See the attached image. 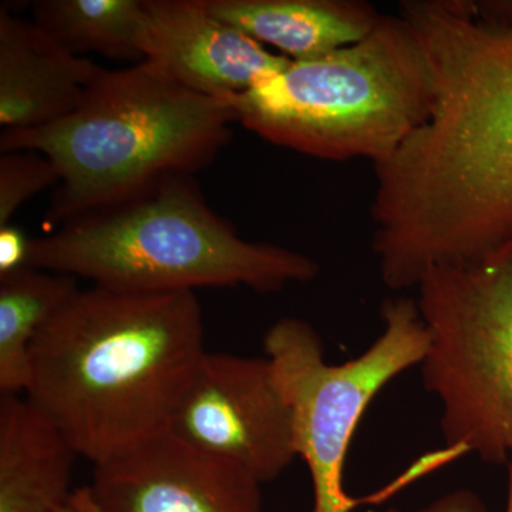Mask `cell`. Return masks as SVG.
Segmentation results:
<instances>
[{"instance_id":"6da1fadb","label":"cell","mask_w":512,"mask_h":512,"mask_svg":"<svg viewBox=\"0 0 512 512\" xmlns=\"http://www.w3.org/2000/svg\"><path fill=\"white\" fill-rule=\"evenodd\" d=\"M429 66L426 121L375 165L372 251L393 291L512 244V2L407 0Z\"/></svg>"},{"instance_id":"7a4b0ae2","label":"cell","mask_w":512,"mask_h":512,"mask_svg":"<svg viewBox=\"0 0 512 512\" xmlns=\"http://www.w3.org/2000/svg\"><path fill=\"white\" fill-rule=\"evenodd\" d=\"M205 352L195 292L93 285L36 336L25 394L96 466L168 427Z\"/></svg>"},{"instance_id":"3957f363","label":"cell","mask_w":512,"mask_h":512,"mask_svg":"<svg viewBox=\"0 0 512 512\" xmlns=\"http://www.w3.org/2000/svg\"><path fill=\"white\" fill-rule=\"evenodd\" d=\"M26 265L131 292H279L320 271L311 256L242 238L208 205L194 175L164 178L29 239Z\"/></svg>"},{"instance_id":"277c9868","label":"cell","mask_w":512,"mask_h":512,"mask_svg":"<svg viewBox=\"0 0 512 512\" xmlns=\"http://www.w3.org/2000/svg\"><path fill=\"white\" fill-rule=\"evenodd\" d=\"M237 111L171 82L146 62L104 70L82 106L36 130L2 131V151L52 160L60 181L47 208L49 232L173 175L214 163L231 140Z\"/></svg>"},{"instance_id":"5b68a950","label":"cell","mask_w":512,"mask_h":512,"mask_svg":"<svg viewBox=\"0 0 512 512\" xmlns=\"http://www.w3.org/2000/svg\"><path fill=\"white\" fill-rule=\"evenodd\" d=\"M231 104L241 126L275 146L377 165L429 116V66L409 22L386 15L359 42L291 60Z\"/></svg>"},{"instance_id":"8992f818","label":"cell","mask_w":512,"mask_h":512,"mask_svg":"<svg viewBox=\"0 0 512 512\" xmlns=\"http://www.w3.org/2000/svg\"><path fill=\"white\" fill-rule=\"evenodd\" d=\"M417 308L429 333L424 387L441 404L451 453L512 461V244L421 278Z\"/></svg>"},{"instance_id":"52a82bcc","label":"cell","mask_w":512,"mask_h":512,"mask_svg":"<svg viewBox=\"0 0 512 512\" xmlns=\"http://www.w3.org/2000/svg\"><path fill=\"white\" fill-rule=\"evenodd\" d=\"M383 330L355 359L330 365L311 323L285 316L268 329L265 357L291 416L296 456L311 476V512H353L362 501L343 484L346 457L360 420L392 380L421 365L427 333L416 299L383 302Z\"/></svg>"},{"instance_id":"ba28073f","label":"cell","mask_w":512,"mask_h":512,"mask_svg":"<svg viewBox=\"0 0 512 512\" xmlns=\"http://www.w3.org/2000/svg\"><path fill=\"white\" fill-rule=\"evenodd\" d=\"M168 429L262 484L298 457L288 406L265 356L205 352Z\"/></svg>"},{"instance_id":"9c48e42d","label":"cell","mask_w":512,"mask_h":512,"mask_svg":"<svg viewBox=\"0 0 512 512\" xmlns=\"http://www.w3.org/2000/svg\"><path fill=\"white\" fill-rule=\"evenodd\" d=\"M261 481L165 429L96 464L77 512H262Z\"/></svg>"},{"instance_id":"30bf717a","label":"cell","mask_w":512,"mask_h":512,"mask_svg":"<svg viewBox=\"0 0 512 512\" xmlns=\"http://www.w3.org/2000/svg\"><path fill=\"white\" fill-rule=\"evenodd\" d=\"M143 62L184 89L231 103L291 59L212 15L202 0H144Z\"/></svg>"},{"instance_id":"8fae6325","label":"cell","mask_w":512,"mask_h":512,"mask_svg":"<svg viewBox=\"0 0 512 512\" xmlns=\"http://www.w3.org/2000/svg\"><path fill=\"white\" fill-rule=\"evenodd\" d=\"M104 70L66 52L33 20L0 8L2 131L36 130L66 119Z\"/></svg>"},{"instance_id":"7c38bea8","label":"cell","mask_w":512,"mask_h":512,"mask_svg":"<svg viewBox=\"0 0 512 512\" xmlns=\"http://www.w3.org/2000/svg\"><path fill=\"white\" fill-rule=\"evenodd\" d=\"M77 457L28 397L0 396V512H57L69 504Z\"/></svg>"},{"instance_id":"4fadbf2b","label":"cell","mask_w":512,"mask_h":512,"mask_svg":"<svg viewBox=\"0 0 512 512\" xmlns=\"http://www.w3.org/2000/svg\"><path fill=\"white\" fill-rule=\"evenodd\" d=\"M212 15L291 60L335 52L369 35L382 15L352 0H202Z\"/></svg>"},{"instance_id":"5bb4252c","label":"cell","mask_w":512,"mask_h":512,"mask_svg":"<svg viewBox=\"0 0 512 512\" xmlns=\"http://www.w3.org/2000/svg\"><path fill=\"white\" fill-rule=\"evenodd\" d=\"M79 289L72 276L29 265L0 275V396L25 394L36 336Z\"/></svg>"},{"instance_id":"9a60e30c","label":"cell","mask_w":512,"mask_h":512,"mask_svg":"<svg viewBox=\"0 0 512 512\" xmlns=\"http://www.w3.org/2000/svg\"><path fill=\"white\" fill-rule=\"evenodd\" d=\"M32 20L74 56L143 62L144 0H39Z\"/></svg>"},{"instance_id":"2e32d148","label":"cell","mask_w":512,"mask_h":512,"mask_svg":"<svg viewBox=\"0 0 512 512\" xmlns=\"http://www.w3.org/2000/svg\"><path fill=\"white\" fill-rule=\"evenodd\" d=\"M56 165L42 153L32 150L0 153V228L10 224L13 215L30 198L59 184Z\"/></svg>"},{"instance_id":"e0dca14e","label":"cell","mask_w":512,"mask_h":512,"mask_svg":"<svg viewBox=\"0 0 512 512\" xmlns=\"http://www.w3.org/2000/svg\"><path fill=\"white\" fill-rule=\"evenodd\" d=\"M29 239L12 224L0 228V275L26 265Z\"/></svg>"},{"instance_id":"ac0fdd59","label":"cell","mask_w":512,"mask_h":512,"mask_svg":"<svg viewBox=\"0 0 512 512\" xmlns=\"http://www.w3.org/2000/svg\"><path fill=\"white\" fill-rule=\"evenodd\" d=\"M419 512H488L480 495L467 488H458L441 495Z\"/></svg>"},{"instance_id":"d6986e66","label":"cell","mask_w":512,"mask_h":512,"mask_svg":"<svg viewBox=\"0 0 512 512\" xmlns=\"http://www.w3.org/2000/svg\"><path fill=\"white\" fill-rule=\"evenodd\" d=\"M505 512H512V461L507 464V507Z\"/></svg>"},{"instance_id":"ffe728a7","label":"cell","mask_w":512,"mask_h":512,"mask_svg":"<svg viewBox=\"0 0 512 512\" xmlns=\"http://www.w3.org/2000/svg\"><path fill=\"white\" fill-rule=\"evenodd\" d=\"M57 512H77L76 510H74V508L72 507V505L70 504H67V505H64L63 508H60L59 511Z\"/></svg>"},{"instance_id":"44dd1931","label":"cell","mask_w":512,"mask_h":512,"mask_svg":"<svg viewBox=\"0 0 512 512\" xmlns=\"http://www.w3.org/2000/svg\"><path fill=\"white\" fill-rule=\"evenodd\" d=\"M386 512H403V511L397 510V508H389V510H387Z\"/></svg>"}]
</instances>
